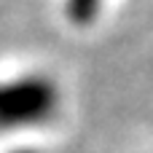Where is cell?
I'll use <instances>...</instances> for the list:
<instances>
[{"mask_svg":"<svg viewBox=\"0 0 153 153\" xmlns=\"http://www.w3.org/2000/svg\"><path fill=\"white\" fill-rule=\"evenodd\" d=\"M54 108V89L40 78L0 83V126H27L46 118Z\"/></svg>","mask_w":153,"mask_h":153,"instance_id":"obj_1","label":"cell"}]
</instances>
